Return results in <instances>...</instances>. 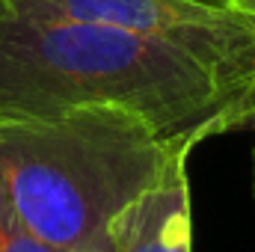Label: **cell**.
Listing matches in <instances>:
<instances>
[{"label": "cell", "instance_id": "cell-4", "mask_svg": "<svg viewBox=\"0 0 255 252\" xmlns=\"http://www.w3.org/2000/svg\"><path fill=\"white\" fill-rule=\"evenodd\" d=\"M187 157L178 154L128 214L125 252H193Z\"/></svg>", "mask_w": 255, "mask_h": 252}, {"label": "cell", "instance_id": "cell-6", "mask_svg": "<svg viewBox=\"0 0 255 252\" xmlns=\"http://www.w3.org/2000/svg\"><path fill=\"white\" fill-rule=\"evenodd\" d=\"M125 235H128V217L101 241V244H95L89 252H125Z\"/></svg>", "mask_w": 255, "mask_h": 252}, {"label": "cell", "instance_id": "cell-3", "mask_svg": "<svg viewBox=\"0 0 255 252\" xmlns=\"http://www.w3.org/2000/svg\"><path fill=\"white\" fill-rule=\"evenodd\" d=\"M57 15L119 27L178 48L217 71L255 83V18L220 0H27Z\"/></svg>", "mask_w": 255, "mask_h": 252}, {"label": "cell", "instance_id": "cell-5", "mask_svg": "<svg viewBox=\"0 0 255 252\" xmlns=\"http://www.w3.org/2000/svg\"><path fill=\"white\" fill-rule=\"evenodd\" d=\"M0 252H63L30 229V223L15 211L3 187H0Z\"/></svg>", "mask_w": 255, "mask_h": 252}, {"label": "cell", "instance_id": "cell-7", "mask_svg": "<svg viewBox=\"0 0 255 252\" xmlns=\"http://www.w3.org/2000/svg\"><path fill=\"white\" fill-rule=\"evenodd\" d=\"M220 3L241 12V15H247V18H255V0H220Z\"/></svg>", "mask_w": 255, "mask_h": 252}, {"label": "cell", "instance_id": "cell-2", "mask_svg": "<svg viewBox=\"0 0 255 252\" xmlns=\"http://www.w3.org/2000/svg\"><path fill=\"white\" fill-rule=\"evenodd\" d=\"M190 151L110 104L51 119H0V187L48 244L89 252Z\"/></svg>", "mask_w": 255, "mask_h": 252}, {"label": "cell", "instance_id": "cell-1", "mask_svg": "<svg viewBox=\"0 0 255 252\" xmlns=\"http://www.w3.org/2000/svg\"><path fill=\"white\" fill-rule=\"evenodd\" d=\"M92 104L125 107L166 142L196 148L255 119V83L119 27L0 0V119H51Z\"/></svg>", "mask_w": 255, "mask_h": 252}]
</instances>
